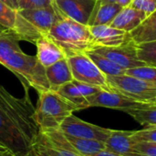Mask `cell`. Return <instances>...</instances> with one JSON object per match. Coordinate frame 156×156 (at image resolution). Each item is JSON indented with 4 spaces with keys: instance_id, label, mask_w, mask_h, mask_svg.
I'll return each mask as SVG.
<instances>
[{
    "instance_id": "24",
    "label": "cell",
    "mask_w": 156,
    "mask_h": 156,
    "mask_svg": "<svg viewBox=\"0 0 156 156\" xmlns=\"http://www.w3.org/2000/svg\"><path fill=\"white\" fill-rule=\"evenodd\" d=\"M138 60L146 66L156 68V41L135 44Z\"/></svg>"
},
{
    "instance_id": "33",
    "label": "cell",
    "mask_w": 156,
    "mask_h": 156,
    "mask_svg": "<svg viewBox=\"0 0 156 156\" xmlns=\"http://www.w3.org/2000/svg\"><path fill=\"white\" fill-rule=\"evenodd\" d=\"M0 156H14L13 154L2 144H0Z\"/></svg>"
},
{
    "instance_id": "4",
    "label": "cell",
    "mask_w": 156,
    "mask_h": 156,
    "mask_svg": "<svg viewBox=\"0 0 156 156\" xmlns=\"http://www.w3.org/2000/svg\"><path fill=\"white\" fill-rule=\"evenodd\" d=\"M39 94L33 119L39 131L58 129L63 121L77 109L57 91L48 90Z\"/></svg>"
},
{
    "instance_id": "8",
    "label": "cell",
    "mask_w": 156,
    "mask_h": 156,
    "mask_svg": "<svg viewBox=\"0 0 156 156\" xmlns=\"http://www.w3.org/2000/svg\"><path fill=\"white\" fill-rule=\"evenodd\" d=\"M60 131L69 136L91 139L105 143L112 133L111 129L102 128L89 122H86L73 114L67 117L59 126Z\"/></svg>"
},
{
    "instance_id": "34",
    "label": "cell",
    "mask_w": 156,
    "mask_h": 156,
    "mask_svg": "<svg viewBox=\"0 0 156 156\" xmlns=\"http://www.w3.org/2000/svg\"><path fill=\"white\" fill-rule=\"evenodd\" d=\"M132 0H116V3L119 4L122 7H125V6H128L130 5Z\"/></svg>"
},
{
    "instance_id": "11",
    "label": "cell",
    "mask_w": 156,
    "mask_h": 156,
    "mask_svg": "<svg viewBox=\"0 0 156 156\" xmlns=\"http://www.w3.org/2000/svg\"><path fill=\"white\" fill-rule=\"evenodd\" d=\"M91 50L107 58L113 63L122 67L125 69L144 66V64L138 60L136 57L135 43L133 41H130L117 47L94 46Z\"/></svg>"
},
{
    "instance_id": "23",
    "label": "cell",
    "mask_w": 156,
    "mask_h": 156,
    "mask_svg": "<svg viewBox=\"0 0 156 156\" xmlns=\"http://www.w3.org/2000/svg\"><path fill=\"white\" fill-rule=\"evenodd\" d=\"M137 122L144 126H156V104H148L126 112Z\"/></svg>"
},
{
    "instance_id": "27",
    "label": "cell",
    "mask_w": 156,
    "mask_h": 156,
    "mask_svg": "<svg viewBox=\"0 0 156 156\" xmlns=\"http://www.w3.org/2000/svg\"><path fill=\"white\" fill-rule=\"evenodd\" d=\"M130 139L133 143H156V126H146L141 131H133Z\"/></svg>"
},
{
    "instance_id": "19",
    "label": "cell",
    "mask_w": 156,
    "mask_h": 156,
    "mask_svg": "<svg viewBox=\"0 0 156 156\" xmlns=\"http://www.w3.org/2000/svg\"><path fill=\"white\" fill-rule=\"evenodd\" d=\"M129 36L135 44L156 41V12L152 13L129 32Z\"/></svg>"
},
{
    "instance_id": "37",
    "label": "cell",
    "mask_w": 156,
    "mask_h": 156,
    "mask_svg": "<svg viewBox=\"0 0 156 156\" xmlns=\"http://www.w3.org/2000/svg\"><path fill=\"white\" fill-rule=\"evenodd\" d=\"M10 2H11V4L13 5V6H14V8L16 10V8H17V5H16V0H10Z\"/></svg>"
},
{
    "instance_id": "17",
    "label": "cell",
    "mask_w": 156,
    "mask_h": 156,
    "mask_svg": "<svg viewBox=\"0 0 156 156\" xmlns=\"http://www.w3.org/2000/svg\"><path fill=\"white\" fill-rule=\"evenodd\" d=\"M147 16L148 15L143 11L132 8L130 6H125L122 8L109 26L129 33Z\"/></svg>"
},
{
    "instance_id": "9",
    "label": "cell",
    "mask_w": 156,
    "mask_h": 156,
    "mask_svg": "<svg viewBox=\"0 0 156 156\" xmlns=\"http://www.w3.org/2000/svg\"><path fill=\"white\" fill-rule=\"evenodd\" d=\"M16 11L41 36H47L51 27L58 21L65 17L57 8L54 2L51 5L43 8L20 9Z\"/></svg>"
},
{
    "instance_id": "30",
    "label": "cell",
    "mask_w": 156,
    "mask_h": 156,
    "mask_svg": "<svg viewBox=\"0 0 156 156\" xmlns=\"http://www.w3.org/2000/svg\"><path fill=\"white\" fill-rule=\"evenodd\" d=\"M133 149L142 156H156V143H133Z\"/></svg>"
},
{
    "instance_id": "1",
    "label": "cell",
    "mask_w": 156,
    "mask_h": 156,
    "mask_svg": "<svg viewBox=\"0 0 156 156\" xmlns=\"http://www.w3.org/2000/svg\"><path fill=\"white\" fill-rule=\"evenodd\" d=\"M34 111L28 90L18 99L0 84V144L14 156L26 155L38 136Z\"/></svg>"
},
{
    "instance_id": "35",
    "label": "cell",
    "mask_w": 156,
    "mask_h": 156,
    "mask_svg": "<svg viewBox=\"0 0 156 156\" xmlns=\"http://www.w3.org/2000/svg\"><path fill=\"white\" fill-rule=\"evenodd\" d=\"M96 3L105 4V3H116V0H96Z\"/></svg>"
},
{
    "instance_id": "28",
    "label": "cell",
    "mask_w": 156,
    "mask_h": 156,
    "mask_svg": "<svg viewBox=\"0 0 156 156\" xmlns=\"http://www.w3.org/2000/svg\"><path fill=\"white\" fill-rule=\"evenodd\" d=\"M53 4V0H16L17 8L20 9H35L49 6Z\"/></svg>"
},
{
    "instance_id": "29",
    "label": "cell",
    "mask_w": 156,
    "mask_h": 156,
    "mask_svg": "<svg viewBox=\"0 0 156 156\" xmlns=\"http://www.w3.org/2000/svg\"><path fill=\"white\" fill-rule=\"evenodd\" d=\"M128 6L143 11L150 16L152 13L156 12V0H132Z\"/></svg>"
},
{
    "instance_id": "25",
    "label": "cell",
    "mask_w": 156,
    "mask_h": 156,
    "mask_svg": "<svg viewBox=\"0 0 156 156\" xmlns=\"http://www.w3.org/2000/svg\"><path fill=\"white\" fill-rule=\"evenodd\" d=\"M20 16L17 11L9 7L0 0V27L8 28L16 32L19 25Z\"/></svg>"
},
{
    "instance_id": "36",
    "label": "cell",
    "mask_w": 156,
    "mask_h": 156,
    "mask_svg": "<svg viewBox=\"0 0 156 156\" xmlns=\"http://www.w3.org/2000/svg\"><path fill=\"white\" fill-rule=\"evenodd\" d=\"M1 1H2V2H4V3H5V5H8L9 7H11V8L15 9V8H14V6H13V5L11 4L10 0H1ZM15 10H16V9H15Z\"/></svg>"
},
{
    "instance_id": "6",
    "label": "cell",
    "mask_w": 156,
    "mask_h": 156,
    "mask_svg": "<svg viewBox=\"0 0 156 156\" xmlns=\"http://www.w3.org/2000/svg\"><path fill=\"white\" fill-rule=\"evenodd\" d=\"M25 156H81L78 154L60 129L39 131L38 136Z\"/></svg>"
},
{
    "instance_id": "16",
    "label": "cell",
    "mask_w": 156,
    "mask_h": 156,
    "mask_svg": "<svg viewBox=\"0 0 156 156\" xmlns=\"http://www.w3.org/2000/svg\"><path fill=\"white\" fill-rule=\"evenodd\" d=\"M35 45L37 47L36 58L44 68H47L60 59L66 58L62 50L47 36L40 37L36 41Z\"/></svg>"
},
{
    "instance_id": "14",
    "label": "cell",
    "mask_w": 156,
    "mask_h": 156,
    "mask_svg": "<svg viewBox=\"0 0 156 156\" xmlns=\"http://www.w3.org/2000/svg\"><path fill=\"white\" fill-rule=\"evenodd\" d=\"M132 131L112 130L111 134L105 142V150L122 156H142L133 147L130 139Z\"/></svg>"
},
{
    "instance_id": "2",
    "label": "cell",
    "mask_w": 156,
    "mask_h": 156,
    "mask_svg": "<svg viewBox=\"0 0 156 156\" xmlns=\"http://www.w3.org/2000/svg\"><path fill=\"white\" fill-rule=\"evenodd\" d=\"M19 41L16 32L0 27V64L18 78L25 90L33 88L38 93L49 90L45 68L36 56L27 55L21 49Z\"/></svg>"
},
{
    "instance_id": "32",
    "label": "cell",
    "mask_w": 156,
    "mask_h": 156,
    "mask_svg": "<svg viewBox=\"0 0 156 156\" xmlns=\"http://www.w3.org/2000/svg\"><path fill=\"white\" fill-rule=\"evenodd\" d=\"M90 156H122L120 155V154H115V153H112V152H110V151H108V150H102V151H101V152H98V153H96V154H92V155H90Z\"/></svg>"
},
{
    "instance_id": "20",
    "label": "cell",
    "mask_w": 156,
    "mask_h": 156,
    "mask_svg": "<svg viewBox=\"0 0 156 156\" xmlns=\"http://www.w3.org/2000/svg\"><path fill=\"white\" fill-rule=\"evenodd\" d=\"M66 137L76 153L81 156L92 155L105 149V143L101 141L77 138L69 135H66Z\"/></svg>"
},
{
    "instance_id": "21",
    "label": "cell",
    "mask_w": 156,
    "mask_h": 156,
    "mask_svg": "<svg viewBox=\"0 0 156 156\" xmlns=\"http://www.w3.org/2000/svg\"><path fill=\"white\" fill-rule=\"evenodd\" d=\"M57 92L68 101H69L77 109V111L84 110L90 107L86 98L80 93V91L73 83V81L68 82L61 86L57 90Z\"/></svg>"
},
{
    "instance_id": "31",
    "label": "cell",
    "mask_w": 156,
    "mask_h": 156,
    "mask_svg": "<svg viewBox=\"0 0 156 156\" xmlns=\"http://www.w3.org/2000/svg\"><path fill=\"white\" fill-rule=\"evenodd\" d=\"M73 83L75 84V86L78 88V90L80 91V93L85 97H89V96H91L95 93H97L98 91H100L101 88L99 87H95V86H92V85H89V84H86V83H82V82H80V81H77V80H72Z\"/></svg>"
},
{
    "instance_id": "13",
    "label": "cell",
    "mask_w": 156,
    "mask_h": 156,
    "mask_svg": "<svg viewBox=\"0 0 156 156\" xmlns=\"http://www.w3.org/2000/svg\"><path fill=\"white\" fill-rule=\"evenodd\" d=\"M89 28L93 38L94 46L117 47L132 41L129 33L111 26H91Z\"/></svg>"
},
{
    "instance_id": "22",
    "label": "cell",
    "mask_w": 156,
    "mask_h": 156,
    "mask_svg": "<svg viewBox=\"0 0 156 156\" xmlns=\"http://www.w3.org/2000/svg\"><path fill=\"white\" fill-rule=\"evenodd\" d=\"M86 54L105 76H118L125 73V69L92 50L88 51Z\"/></svg>"
},
{
    "instance_id": "15",
    "label": "cell",
    "mask_w": 156,
    "mask_h": 156,
    "mask_svg": "<svg viewBox=\"0 0 156 156\" xmlns=\"http://www.w3.org/2000/svg\"><path fill=\"white\" fill-rule=\"evenodd\" d=\"M45 74L49 90L57 91L64 84L73 80L71 70L67 58L60 59L45 68Z\"/></svg>"
},
{
    "instance_id": "10",
    "label": "cell",
    "mask_w": 156,
    "mask_h": 156,
    "mask_svg": "<svg viewBox=\"0 0 156 156\" xmlns=\"http://www.w3.org/2000/svg\"><path fill=\"white\" fill-rule=\"evenodd\" d=\"M90 107H103L113 110H119L126 112L129 110L141 108L152 103H144L136 101L115 90H101L97 93L86 98Z\"/></svg>"
},
{
    "instance_id": "12",
    "label": "cell",
    "mask_w": 156,
    "mask_h": 156,
    "mask_svg": "<svg viewBox=\"0 0 156 156\" xmlns=\"http://www.w3.org/2000/svg\"><path fill=\"white\" fill-rule=\"evenodd\" d=\"M53 2L65 17L88 26L96 0H53Z\"/></svg>"
},
{
    "instance_id": "18",
    "label": "cell",
    "mask_w": 156,
    "mask_h": 156,
    "mask_svg": "<svg viewBox=\"0 0 156 156\" xmlns=\"http://www.w3.org/2000/svg\"><path fill=\"white\" fill-rule=\"evenodd\" d=\"M122 8V6L117 3H95L93 11L88 22V27L101 25L109 26Z\"/></svg>"
},
{
    "instance_id": "5",
    "label": "cell",
    "mask_w": 156,
    "mask_h": 156,
    "mask_svg": "<svg viewBox=\"0 0 156 156\" xmlns=\"http://www.w3.org/2000/svg\"><path fill=\"white\" fill-rule=\"evenodd\" d=\"M111 90L144 103L156 104V83L144 81L126 74L106 76Z\"/></svg>"
},
{
    "instance_id": "7",
    "label": "cell",
    "mask_w": 156,
    "mask_h": 156,
    "mask_svg": "<svg viewBox=\"0 0 156 156\" xmlns=\"http://www.w3.org/2000/svg\"><path fill=\"white\" fill-rule=\"evenodd\" d=\"M74 80L111 90L106 76L97 68L87 54H79L67 58Z\"/></svg>"
},
{
    "instance_id": "26",
    "label": "cell",
    "mask_w": 156,
    "mask_h": 156,
    "mask_svg": "<svg viewBox=\"0 0 156 156\" xmlns=\"http://www.w3.org/2000/svg\"><path fill=\"white\" fill-rule=\"evenodd\" d=\"M128 76L144 80L149 82L156 83V68L151 66H140L135 68L127 69L125 70V73Z\"/></svg>"
},
{
    "instance_id": "3",
    "label": "cell",
    "mask_w": 156,
    "mask_h": 156,
    "mask_svg": "<svg viewBox=\"0 0 156 156\" xmlns=\"http://www.w3.org/2000/svg\"><path fill=\"white\" fill-rule=\"evenodd\" d=\"M47 37L62 50L66 58L86 54L94 47L89 27L68 17L58 21L48 31Z\"/></svg>"
}]
</instances>
